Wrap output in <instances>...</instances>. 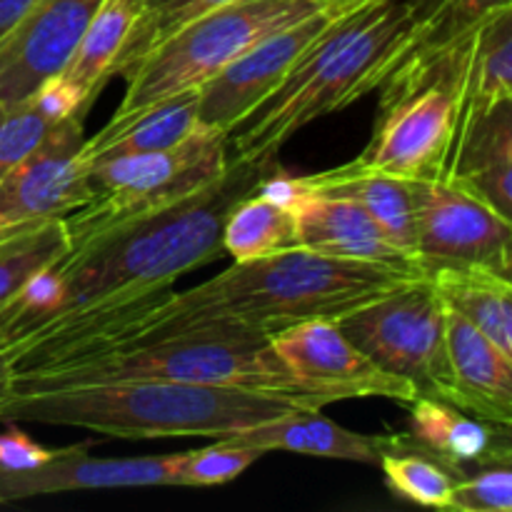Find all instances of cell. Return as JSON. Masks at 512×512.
<instances>
[{
	"mask_svg": "<svg viewBox=\"0 0 512 512\" xmlns=\"http://www.w3.org/2000/svg\"><path fill=\"white\" fill-rule=\"evenodd\" d=\"M445 178L512 220V98L463 113Z\"/></svg>",
	"mask_w": 512,
	"mask_h": 512,
	"instance_id": "2e32d148",
	"label": "cell"
},
{
	"mask_svg": "<svg viewBox=\"0 0 512 512\" xmlns=\"http://www.w3.org/2000/svg\"><path fill=\"white\" fill-rule=\"evenodd\" d=\"M143 0H103L90 18L73 58L58 75L83 103H93L113 78V65L128 40Z\"/></svg>",
	"mask_w": 512,
	"mask_h": 512,
	"instance_id": "cb8c5ba5",
	"label": "cell"
},
{
	"mask_svg": "<svg viewBox=\"0 0 512 512\" xmlns=\"http://www.w3.org/2000/svg\"><path fill=\"white\" fill-rule=\"evenodd\" d=\"M85 113L80 108L60 120L0 178V230L65 218L93 198L83 160Z\"/></svg>",
	"mask_w": 512,
	"mask_h": 512,
	"instance_id": "8fae6325",
	"label": "cell"
},
{
	"mask_svg": "<svg viewBox=\"0 0 512 512\" xmlns=\"http://www.w3.org/2000/svg\"><path fill=\"white\" fill-rule=\"evenodd\" d=\"M120 380L220 385L290 400L305 410H323L313 395L305 393L290 378L270 348V340L245 330H198L168 335L130 348L80 355L45 368L23 370L15 373L13 393L80 388Z\"/></svg>",
	"mask_w": 512,
	"mask_h": 512,
	"instance_id": "277c9868",
	"label": "cell"
},
{
	"mask_svg": "<svg viewBox=\"0 0 512 512\" xmlns=\"http://www.w3.org/2000/svg\"><path fill=\"white\" fill-rule=\"evenodd\" d=\"M475 30L450 43L420 38L383 80L363 163L405 180L445 178L468 100Z\"/></svg>",
	"mask_w": 512,
	"mask_h": 512,
	"instance_id": "5b68a950",
	"label": "cell"
},
{
	"mask_svg": "<svg viewBox=\"0 0 512 512\" xmlns=\"http://www.w3.org/2000/svg\"><path fill=\"white\" fill-rule=\"evenodd\" d=\"M370 3H378V0H315V5L330 15L350 13V10L363 8V5H370Z\"/></svg>",
	"mask_w": 512,
	"mask_h": 512,
	"instance_id": "d590c367",
	"label": "cell"
},
{
	"mask_svg": "<svg viewBox=\"0 0 512 512\" xmlns=\"http://www.w3.org/2000/svg\"><path fill=\"white\" fill-rule=\"evenodd\" d=\"M293 408L300 405L220 385L120 380L80 388L13 393L0 410V420L63 425L128 440L185 435L228 438L238 430Z\"/></svg>",
	"mask_w": 512,
	"mask_h": 512,
	"instance_id": "3957f363",
	"label": "cell"
},
{
	"mask_svg": "<svg viewBox=\"0 0 512 512\" xmlns=\"http://www.w3.org/2000/svg\"><path fill=\"white\" fill-rule=\"evenodd\" d=\"M315 0H230L160 43L125 83L115 115L153 105L183 90H198L233 58L285 25L308 18Z\"/></svg>",
	"mask_w": 512,
	"mask_h": 512,
	"instance_id": "52a82bcc",
	"label": "cell"
},
{
	"mask_svg": "<svg viewBox=\"0 0 512 512\" xmlns=\"http://www.w3.org/2000/svg\"><path fill=\"white\" fill-rule=\"evenodd\" d=\"M225 3L230 0H143L138 18L130 28L128 40H125L110 75L128 80L135 68L170 35Z\"/></svg>",
	"mask_w": 512,
	"mask_h": 512,
	"instance_id": "f1b7e54d",
	"label": "cell"
},
{
	"mask_svg": "<svg viewBox=\"0 0 512 512\" xmlns=\"http://www.w3.org/2000/svg\"><path fill=\"white\" fill-rule=\"evenodd\" d=\"M228 443L253 448L258 453H298L313 458L348 460V463L378 465V435H360L333 420L323 418L320 410L293 408L258 425L228 435Z\"/></svg>",
	"mask_w": 512,
	"mask_h": 512,
	"instance_id": "ffe728a7",
	"label": "cell"
},
{
	"mask_svg": "<svg viewBox=\"0 0 512 512\" xmlns=\"http://www.w3.org/2000/svg\"><path fill=\"white\" fill-rule=\"evenodd\" d=\"M378 445V465L395 495L425 508L448 510L455 475L425 453L413 435H378Z\"/></svg>",
	"mask_w": 512,
	"mask_h": 512,
	"instance_id": "484cf974",
	"label": "cell"
},
{
	"mask_svg": "<svg viewBox=\"0 0 512 512\" xmlns=\"http://www.w3.org/2000/svg\"><path fill=\"white\" fill-rule=\"evenodd\" d=\"M445 340L453 373L450 403L473 418L512 428V358L468 320L445 308Z\"/></svg>",
	"mask_w": 512,
	"mask_h": 512,
	"instance_id": "e0dca14e",
	"label": "cell"
},
{
	"mask_svg": "<svg viewBox=\"0 0 512 512\" xmlns=\"http://www.w3.org/2000/svg\"><path fill=\"white\" fill-rule=\"evenodd\" d=\"M410 408V435L460 480L478 465L512 460L510 428L490 425L440 398L420 395Z\"/></svg>",
	"mask_w": 512,
	"mask_h": 512,
	"instance_id": "ac0fdd59",
	"label": "cell"
},
{
	"mask_svg": "<svg viewBox=\"0 0 512 512\" xmlns=\"http://www.w3.org/2000/svg\"><path fill=\"white\" fill-rule=\"evenodd\" d=\"M55 455H58V450L43 448L33 438L20 433L18 428L0 433V473H23V470L40 468Z\"/></svg>",
	"mask_w": 512,
	"mask_h": 512,
	"instance_id": "d6a6232c",
	"label": "cell"
},
{
	"mask_svg": "<svg viewBox=\"0 0 512 512\" xmlns=\"http://www.w3.org/2000/svg\"><path fill=\"white\" fill-rule=\"evenodd\" d=\"M35 0H0V40L18 25V20L33 8Z\"/></svg>",
	"mask_w": 512,
	"mask_h": 512,
	"instance_id": "836d02e7",
	"label": "cell"
},
{
	"mask_svg": "<svg viewBox=\"0 0 512 512\" xmlns=\"http://www.w3.org/2000/svg\"><path fill=\"white\" fill-rule=\"evenodd\" d=\"M295 185L305 193L353 200L388 230L400 248L415 258L413 180L395 178L358 158L333 170L295 178Z\"/></svg>",
	"mask_w": 512,
	"mask_h": 512,
	"instance_id": "d6986e66",
	"label": "cell"
},
{
	"mask_svg": "<svg viewBox=\"0 0 512 512\" xmlns=\"http://www.w3.org/2000/svg\"><path fill=\"white\" fill-rule=\"evenodd\" d=\"M445 308L468 320L512 358V280L483 265H440L425 273Z\"/></svg>",
	"mask_w": 512,
	"mask_h": 512,
	"instance_id": "7402d4cb",
	"label": "cell"
},
{
	"mask_svg": "<svg viewBox=\"0 0 512 512\" xmlns=\"http://www.w3.org/2000/svg\"><path fill=\"white\" fill-rule=\"evenodd\" d=\"M230 158V133L198 125L168 150L90 163L93 198L63 218L68 245L180 203L218 180Z\"/></svg>",
	"mask_w": 512,
	"mask_h": 512,
	"instance_id": "8992f818",
	"label": "cell"
},
{
	"mask_svg": "<svg viewBox=\"0 0 512 512\" xmlns=\"http://www.w3.org/2000/svg\"><path fill=\"white\" fill-rule=\"evenodd\" d=\"M88 445L58 450L40 468L23 473H0V503L33 495L73 493V490L113 488H180V453L145 455V458H90Z\"/></svg>",
	"mask_w": 512,
	"mask_h": 512,
	"instance_id": "9a60e30c",
	"label": "cell"
},
{
	"mask_svg": "<svg viewBox=\"0 0 512 512\" xmlns=\"http://www.w3.org/2000/svg\"><path fill=\"white\" fill-rule=\"evenodd\" d=\"M343 333L388 373L408 380L418 395L453 398L445 340V305L430 280L413 278L338 320Z\"/></svg>",
	"mask_w": 512,
	"mask_h": 512,
	"instance_id": "ba28073f",
	"label": "cell"
},
{
	"mask_svg": "<svg viewBox=\"0 0 512 512\" xmlns=\"http://www.w3.org/2000/svg\"><path fill=\"white\" fill-rule=\"evenodd\" d=\"M503 8H512V0H443L425 28V43H450L473 33L485 18Z\"/></svg>",
	"mask_w": 512,
	"mask_h": 512,
	"instance_id": "1f68e13d",
	"label": "cell"
},
{
	"mask_svg": "<svg viewBox=\"0 0 512 512\" xmlns=\"http://www.w3.org/2000/svg\"><path fill=\"white\" fill-rule=\"evenodd\" d=\"M443 0H378L333 15L283 83L230 130V155L270 163L313 120L373 93L403 63Z\"/></svg>",
	"mask_w": 512,
	"mask_h": 512,
	"instance_id": "7a4b0ae2",
	"label": "cell"
},
{
	"mask_svg": "<svg viewBox=\"0 0 512 512\" xmlns=\"http://www.w3.org/2000/svg\"><path fill=\"white\" fill-rule=\"evenodd\" d=\"M103 0H35L0 40V105L30 98L73 58Z\"/></svg>",
	"mask_w": 512,
	"mask_h": 512,
	"instance_id": "4fadbf2b",
	"label": "cell"
},
{
	"mask_svg": "<svg viewBox=\"0 0 512 512\" xmlns=\"http://www.w3.org/2000/svg\"><path fill=\"white\" fill-rule=\"evenodd\" d=\"M13 383H15V365L10 358L8 350L0 345V410H3L5 400L13 395Z\"/></svg>",
	"mask_w": 512,
	"mask_h": 512,
	"instance_id": "e575fe53",
	"label": "cell"
},
{
	"mask_svg": "<svg viewBox=\"0 0 512 512\" xmlns=\"http://www.w3.org/2000/svg\"><path fill=\"white\" fill-rule=\"evenodd\" d=\"M280 173V168L275 170L255 193L240 198L225 215L223 253L235 263L298 248L293 200L280 188Z\"/></svg>",
	"mask_w": 512,
	"mask_h": 512,
	"instance_id": "603a6c76",
	"label": "cell"
},
{
	"mask_svg": "<svg viewBox=\"0 0 512 512\" xmlns=\"http://www.w3.org/2000/svg\"><path fill=\"white\" fill-rule=\"evenodd\" d=\"M288 188L295 210V243L340 260L385 265L413 275H425L418 260L400 248L388 230L360 205L345 198L305 193L288 175Z\"/></svg>",
	"mask_w": 512,
	"mask_h": 512,
	"instance_id": "5bb4252c",
	"label": "cell"
},
{
	"mask_svg": "<svg viewBox=\"0 0 512 512\" xmlns=\"http://www.w3.org/2000/svg\"><path fill=\"white\" fill-rule=\"evenodd\" d=\"M275 170V160L230 158L218 180L180 203L68 245L0 310V345L168 290L178 278L218 260L225 255V215Z\"/></svg>",
	"mask_w": 512,
	"mask_h": 512,
	"instance_id": "6da1fadb",
	"label": "cell"
},
{
	"mask_svg": "<svg viewBox=\"0 0 512 512\" xmlns=\"http://www.w3.org/2000/svg\"><path fill=\"white\" fill-rule=\"evenodd\" d=\"M80 108H90V103H83L60 78L48 80L30 98L0 105V178Z\"/></svg>",
	"mask_w": 512,
	"mask_h": 512,
	"instance_id": "d4e9b609",
	"label": "cell"
},
{
	"mask_svg": "<svg viewBox=\"0 0 512 512\" xmlns=\"http://www.w3.org/2000/svg\"><path fill=\"white\" fill-rule=\"evenodd\" d=\"M448 510L458 512H510L512 510V460L478 465L455 480Z\"/></svg>",
	"mask_w": 512,
	"mask_h": 512,
	"instance_id": "4dcf8cb0",
	"label": "cell"
},
{
	"mask_svg": "<svg viewBox=\"0 0 512 512\" xmlns=\"http://www.w3.org/2000/svg\"><path fill=\"white\" fill-rule=\"evenodd\" d=\"M508 98H512V8H503L475 30L463 113Z\"/></svg>",
	"mask_w": 512,
	"mask_h": 512,
	"instance_id": "4316f807",
	"label": "cell"
},
{
	"mask_svg": "<svg viewBox=\"0 0 512 512\" xmlns=\"http://www.w3.org/2000/svg\"><path fill=\"white\" fill-rule=\"evenodd\" d=\"M263 453L243 445H233L218 438V443L208 448L180 453V488H208V485H225L240 478Z\"/></svg>",
	"mask_w": 512,
	"mask_h": 512,
	"instance_id": "f546056e",
	"label": "cell"
},
{
	"mask_svg": "<svg viewBox=\"0 0 512 512\" xmlns=\"http://www.w3.org/2000/svg\"><path fill=\"white\" fill-rule=\"evenodd\" d=\"M68 248L65 220L0 230V310Z\"/></svg>",
	"mask_w": 512,
	"mask_h": 512,
	"instance_id": "83f0119b",
	"label": "cell"
},
{
	"mask_svg": "<svg viewBox=\"0 0 512 512\" xmlns=\"http://www.w3.org/2000/svg\"><path fill=\"white\" fill-rule=\"evenodd\" d=\"M415 260L430 273L440 265H483L512 273V220L495 213L448 178L413 180Z\"/></svg>",
	"mask_w": 512,
	"mask_h": 512,
	"instance_id": "9c48e42d",
	"label": "cell"
},
{
	"mask_svg": "<svg viewBox=\"0 0 512 512\" xmlns=\"http://www.w3.org/2000/svg\"><path fill=\"white\" fill-rule=\"evenodd\" d=\"M330 20L333 15L315 10L308 18L285 25L230 60L218 75L198 88V125L225 133L238 128L258 105L270 98V93H275L290 68Z\"/></svg>",
	"mask_w": 512,
	"mask_h": 512,
	"instance_id": "7c38bea8",
	"label": "cell"
},
{
	"mask_svg": "<svg viewBox=\"0 0 512 512\" xmlns=\"http://www.w3.org/2000/svg\"><path fill=\"white\" fill-rule=\"evenodd\" d=\"M268 340L290 378L323 408L358 398H388L403 405L420 398L408 380L370 360L333 318L288 325Z\"/></svg>",
	"mask_w": 512,
	"mask_h": 512,
	"instance_id": "30bf717a",
	"label": "cell"
},
{
	"mask_svg": "<svg viewBox=\"0 0 512 512\" xmlns=\"http://www.w3.org/2000/svg\"><path fill=\"white\" fill-rule=\"evenodd\" d=\"M195 128H198V90H183L128 115H113L98 135L85 140L83 160L85 165H90L98 160L125 158V155L158 153L183 143Z\"/></svg>",
	"mask_w": 512,
	"mask_h": 512,
	"instance_id": "44dd1931",
	"label": "cell"
}]
</instances>
